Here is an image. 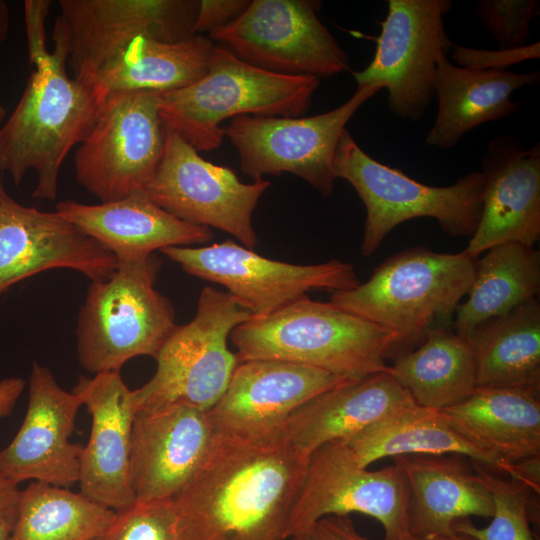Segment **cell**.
<instances>
[{
  "label": "cell",
  "instance_id": "obj_1",
  "mask_svg": "<svg viewBox=\"0 0 540 540\" xmlns=\"http://www.w3.org/2000/svg\"><path fill=\"white\" fill-rule=\"evenodd\" d=\"M309 457L283 435L215 433L189 483L172 499L181 540H284Z\"/></svg>",
  "mask_w": 540,
  "mask_h": 540
},
{
  "label": "cell",
  "instance_id": "obj_2",
  "mask_svg": "<svg viewBox=\"0 0 540 540\" xmlns=\"http://www.w3.org/2000/svg\"><path fill=\"white\" fill-rule=\"evenodd\" d=\"M50 0H26L24 15L30 76L11 115L0 128V172L18 185L28 171L37 175L36 199L54 200L69 152L88 135L104 99L87 83L70 78L68 52L53 36L46 43Z\"/></svg>",
  "mask_w": 540,
  "mask_h": 540
},
{
  "label": "cell",
  "instance_id": "obj_3",
  "mask_svg": "<svg viewBox=\"0 0 540 540\" xmlns=\"http://www.w3.org/2000/svg\"><path fill=\"white\" fill-rule=\"evenodd\" d=\"M238 361L282 360L320 368L350 381L389 371L386 360L405 351L400 336L307 295L230 334Z\"/></svg>",
  "mask_w": 540,
  "mask_h": 540
},
{
  "label": "cell",
  "instance_id": "obj_4",
  "mask_svg": "<svg viewBox=\"0 0 540 540\" xmlns=\"http://www.w3.org/2000/svg\"><path fill=\"white\" fill-rule=\"evenodd\" d=\"M477 259L464 250L411 247L383 261L367 282L333 292L329 302L397 334L406 350L413 349L429 333L451 328Z\"/></svg>",
  "mask_w": 540,
  "mask_h": 540
},
{
  "label": "cell",
  "instance_id": "obj_5",
  "mask_svg": "<svg viewBox=\"0 0 540 540\" xmlns=\"http://www.w3.org/2000/svg\"><path fill=\"white\" fill-rule=\"evenodd\" d=\"M319 85L314 76L265 71L215 44L206 73L186 87L160 93L158 108L167 129L198 152L212 151L225 138V120L240 115L302 116Z\"/></svg>",
  "mask_w": 540,
  "mask_h": 540
},
{
  "label": "cell",
  "instance_id": "obj_6",
  "mask_svg": "<svg viewBox=\"0 0 540 540\" xmlns=\"http://www.w3.org/2000/svg\"><path fill=\"white\" fill-rule=\"evenodd\" d=\"M117 260L109 279L92 281L78 318V358L93 374L120 371L137 356L155 358L176 327L173 305L154 287L159 258Z\"/></svg>",
  "mask_w": 540,
  "mask_h": 540
},
{
  "label": "cell",
  "instance_id": "obj_7",
  "mask_svg": "<svg viewBox=\"0 0 540 540\" xmlns=\"http://www.w3.org/2000/svg\"><path fill=\"white\" fill-rule=\"evenodd\" d=\"M333 172L352 185L366 209L361 254L371 257L399 224L418 217L437 220L450 237H471L482 213L481 171L449 186L435 187L373 159L345 129L338 141Z\"/></svg>",
  "mask_w": 540,
  "mask_h": 540
},
{
  "label": "cell",
  "instance_id": "obj_8",
  "mask_svg": "<svg viewBox=\"0 0 540 540\" xmlns=\"http://www.w3.org/2000/svg\"><path fill=\"white\" fill-rule=\"evenodd\" d=\"M251 314L228 292L202 289L194 318L176 325L157 356L152 378L133 390L135 410L183 404L208 412L239 363L227 340Z\"/></svg>",
  "mask_w": 540,
  "mask_h": 540
},
{
  "label": "cell",
  "instance_id": "obj_9",
  "mask_svg": "<svg viewBox=\"0 0 540 540\" xmlns=\"http://www.w3.org/2000/svg\"><path fill=\"white\" fill-rule=\"evenodd\" d=\"M153 91L112 93L104 99L74 154L77 182L101 202L144 191L161 161L167 128Z\"/></svg>",
  "mask_w": 540,
  "mask_h": 540
},
{
  "label": "cell",
  "instance_id": "obj_10",
  "mask_svg": "<svg viewBox=\"0 0 540 540\" xmlns=\"http://www.w3.org/2000/svg\"><path fill=\"white\" fill-rule=\"evenodd\" d=\"M381 90L357 86L339 107L310 117L240 115L223 126L236 148L242 172L254 181L264 175L291 173L323 197L334 190L335 150L346 124L356 111Z\"/></svg>",
  "mask_w": 540,
  "mask_h": 540
},
{
  "label": "cell",
  "instance_id": "obj_11",
  "mask_svg": "<svg viewBox=\"0 0 540 540\" xmlns=\"http://www.w3.org/2000/svg\"><path fill=\"white\" fill-rule=\"evenodd\" d=\"M320 1L253 0L208 38L268 72L327 78L350 70L349 58L317 11Z\"/></svg>",
  "mask_w": 540,
  "mask_h": 540
},
{
  "label": "cell",
  "instance_id": "obj_12",
  "mask_svg": "<svg viewBox=\"0 0 540 540\" xmlns=\"http://www.w3.org/2000/svg\"><path fill=\"white\" fill-rule=\"evenodd\" d=\"M160 251L188 274L227 288L251 318L268 316L312 290L339 292L360 284L351 263L332 259L313 265L291 264L263 257L229 239Z\"/></svg>",
  "mask_w": 540,
  "mask_h": 540
},
{
  "label": "cell",
  "instance_id": "obj_13",
  "mask_svg": "<svg viewBox=\"0 0 540 540\" xmlns=\"http://www.w3.org/2000/svg\"><path fill=\"white\" fill-rule=\"evenodd\" d=\"M452 6L451 0H388L374 56L352 73L357 86L386 88L398 118L420 119L435 95L437 62L454 45L443 21Z\"/></svg>",
  "mask_w": 540,
  "mask_h": 540
},
{
  "label": "cell",
  "instance_id": "obj_14",
  "mask_svg": "<svg viewBox=\"0 0 540 540\" xmlns=\"http://www.w3.org/2000/svg\"><path fill=\"white\" fill-rule=\"evenodd\" d=\"M197 0H60L53 36L68 52L77 81L92 83L98 70L133 40L177 42L192 35Z\"/></svg>",
  "mask_w": 540,
  "mask_h": 540
},
{
  "label": "cell",
  "instance_id": "obj_15",
  "mask_svg": "<svg viewBox=\"0 0 540 540\" xmlns=\"http://www.w3.org/2000/svg\"><path fill=\"white\" fill-rule=\"evenodd\" d=\"M269 185L264 179L241 182L232 169L203 159L167 129L161 161L144 192L178 219L224 231L254 250L258 237L252 215Z\"/></svg>",
  "mask_w": 540,
  "mask_h": 540
},
{
  "label": "cell",
  "instance_id": "obj_16",
  "mask_svg": "<svg viewBox=\"0 0 540 540\" xmlns=\"http://www.w3.org/2000/svg\"><path fill=\"white\" fill-rule=\"evenodd\" d=\"M361 513L378 520L384 540H416L408 522V484L399 465L380 470L360 467L335 440L315 450L293 507L287 538L329 515Z\"/></svg>",
  "mask_w": 540,
  "mask_h": 540
},
{
  "label": "cell",
  "instance_id": "obj_17",
  "mask_svg": "<svg viewBox=\"0 0 540 540\" xmlns=\"http://www.w3.org/2000/svg\"><path fill=\"white\" fill-rule=\"evenodd\" d=\"M57 268L103 281L115 273L118 260L56 212L16 201L0 181V296L24 279Z\"/></svg>",
  "mask_w": 540,
  "mask_h": 540
},
{
  "label": "cell",
  "instance_id": "obj_18",
  "mask_svg": "<svg viewBox=\"0 0 540 540\" xmlns=\"http://www.w3.org/2000/svg\"><path fill=\"white\" fill-rule=\"evenodd\" d=\"M350 380L309 365L248 360L235 367L228 386L207 412L217 434L243 439L282 435L299 406Z\"/></svg>",
  "mask_w": 540,
  "mask_h": 540
},
{
  "label": "cell",
  "instance_id": "obj_19",
  "mask_svg": "<svg viewBox=\"0 0 540 540\" xmlns=\"http://www.w3.org/2000/svg\"><path fill=\"white\" fill-rule=\"evenodd\" d=\"M23 422L0 449V474L16 484L38 481L69 488L78 483L83 446L70 442L80 397L66 391L50 369L34 363Z\"/></svg>",
  "mask_w": 540,
  "mask_h": 540
},
{
  "label": "cell",
  "instance_id": "obj_20",
  "mask_svg": "<svg viewBox=\"0 0 540 540\" xmlns=\"http://www.w3.org/2000/svg\"><path fill=\"white\" fill-rule=\"evenodd\" d=\"M215 436L207 412L172 404L136 411L130 481L137 502L173 499L204 461Z\"/></svg>",
  "mask_w": 540,
  "mask_h": 540
},
{
  "label": "cell",
  "instance_id": "obj_21",
  "mask_svg": "<svg viewBox=\"0 0 540 540\" xmlns=\"http://www.w3.org/2000/svg\"><path fill=\"white\" fill-rule=\"evenodd\" d=\"M72 391L91 416L80 458V493L115 512L125 510L136 502L130 481L133 390L119 371H111L80 377Z\"/></svg>",
  "mask_w": 540,
  "mask_h": 540
},
{
  "label": "cell",
  "instance_id": "obj_22",
  "mask_svg": "<svg viewBox=\"0 0 540 540\" xmlns=\"http://www.w3.org/2000/svg\"><path fill=\"white\" fill-rule=\"evenodd\" d=\"M482 213L465 252L479 257L491 247L540 238V143L525 147L509 135L493 138L481 162Z\"/></svg>",
  "mask_w": 540,
  "mask_h": 540
},
{
  "label": "cell",
  "instance_id": "obj_23",
  "mask_svg": "<svg viewBox=\"0 0 540 540\" xmlns=\"http://www.w3.org/2000/svg\"><path fill=\"white\" fill-rule=\"evenodd\" d=\"M55 212L117 258L148 255L173 246L203 245L213 238L210 228L178 219L144 191L94 205L65 200L56 205Z\"/></svg>",
  "mask_w": 540,
  "mask_h": 540
},
{
  "label": "cell",
  "instance_id": "obj_24",
  "mask_svg": "<svg viewBox=\"0 0 540 540\" xmlns=\"http://www.w3.org/2000/svg\"><path fill=\"white\" fill-rule=\"evenodd\" d=\"M390 370L348 381L299 406L286 420L283 437L310 458L324 444L415 405Z\"/></svg>",
  "mask_w": 540,
  "mask_h": 540
},
{
  "label": "cell",
  "instance_id": "obj_25",
  "mask_svg": "<svg viewBox=\"0 0 540 540\" xmlns=\"http://www.w3.org/2000/svg\"><path fill=\"white\" fill-rule=\"evenodd\" d=\"M393 460L407 479L409 529L416 540L452 533L462 518L493 516L492 497L468 457L403 455Z\"/></svg>",
  "mask_w": 540,
  "mask_h": 540
},
{
  "label": "cell",
  "instance_id": "obj_26",
  "mask_svg": "<svg viewBox=\"0 0 540 540\" xmlns=\"http://www.w3.org/2000/svg\"><path fill=\"white\" fill-rule=\"evenodd\" d=\"M539 81V71L470 70L442 55L436 71L437 113L425 143L449 149L475 127L514 114L522 104L511 99L512 93Z\"/></svg>",
  "mask_w": 540,
  "mask_h": 540
},
{
  "label": "cell",
  "instance_id": "obj_27",
  "mask_svg": "<svg viewBox=\"0 0 540 540\" xmlns=\"http://www.w3.org/2000/svg\"><path fill=\"white\" fill-rule=\"evenodd\" d=\"M340 441L363 468L386 457L460 454L502 475L510 476L513 469V463L477 443L442 410L417 404Z\"/></svg>",
  "mask_w": 540,
  "mask_h": 540
},
{
  "label": "cell",
  "instance_id": "obj_28",
  "mask_svg": "<svg viewBox=\"0 0 540 540\" xmlns=\"http://www.w3.org/2000/svg\"><path fill=\"white\" fill-rule=\"evenodd\" d=\"M442 411L507 463L540 457V386H476Z\"/></svg>",
  "mask_w": 540,
  "mask_h": 540
},
{
  "label": "cell",
  "instance_id": "obj_29",
  "mask_svg": "<svg viewBox=\"0 0 540 540\" xmlns=\"http://www.w3.org/2000/svg\"><path fill=\"white\" fill-rule=\"evenodd\" d=\"M214 45L198 34L177 42L140 37L105 63L91 85L103 99L119 92L177 90L206 73Z\"/></svg>",
  "mask_w": 540,
  "mask_h": 540
},
{
  "label": "cell",
  "instance_id": "obj_30",
  "mask_svg": "<svg viewBox=\"0 0 540 540\" xmlns=\"http://www.w3.org/2000/svg\"><path fill=\"white\" fill-rule=\"evenodd\" d=\"M477 386H540V304L529 300L478 324L464 337Z\"/></svg>",
  "mask_w": 540,
  "mask_h": 540
},
{
  "label": "cell",
  "instance_id": "obj_31",
  "mask_svg": "<svg viewBox=\"0 0 540 540\" xmlns=\"http://www.w3.org/2000/svg\"><path fill=\"white\" fill-rule=\"evenodd\" d=\"M390 372L421 407L443 410L476 388V370L467 340L451 328L429 333L416 349L393 357Z\"/></svg>",
  "mask_w": 540,
  "mask_h": 540
},
{
  "label": "cell",
  "instance_id": "obj_32",
  "mask_svg": "<svg viewBox=\"0 0 540 540\" xmlns=\"http://www.w3.org/2000/svg\"><path fill=\"white\" fill-rule=\"evenodd\" d=\"M540 291V253L520 243L491 247L477 259L467 299L455 312L451 329L466 337L478 324L535 299Z\"/></svg>",
  "mask_w": 540,
  "mask_h": 540
},
{
  "label": "cell",
  "instance_id": "obj_33",
  "mask_svg": "<svg viewBox=\"0 0 540 540\" xmlns=\"http://www.w3.org/2000/svg\"><path fill=\"white\" fill-rule=\"evenodd\" d=\"M115 514L80 492L32 481L21 490L9 540H102Z\"/></svg>",
  "mask_w": 540,
  "mask_h": 540
},
{
  "label": "cell",
  "instance_id": "obj_34",
  "mask_svg": "<svg viewBox=\"0 0 540 540\" xmlns=\"http://www.w3.org/2000/svg\"><path fill=\"white\" fill-rule=\"evenodd\" d=\"M475 474L488 489L494 514L491 522L477 527L470 518H462L453 524V531L470 535L477 540H535L531 523L539 526L536 495L525 483L494 472L472 462Z\"/></svg>",
  "mask_w": 540,
  "mask_h": 540
},
{
  "label": "cell",
  "instance_id": "obj_35",
  "mask_svg": "<svg viewBox=\"0 0 540 540\" xmlns=\"http://www.w3.org/2000/svg\"><path fill=\"white\" fill-rule=\"evenodd\" d=\"M104 540H181L171 500L135 502L116 512Z\"/></svg>",
  "mask_w": 540,
  "mask_h": 540
},
{
  "label": "cell",
  "instance_id": "obj_36",
  "mask_svg": "<svg viewBox=\"0 0 540 540\" xmlns=\"http://www.w3.org/2000/svg\"><path fill=\"white\" fill-rule=\"evenodd\" d=\"M537 6L536 0H480L476 15L500 49H516L527 45Z\"/></svg>",
  "mask_w": 540,
  "mask_h": 540
},
{
  "label": "cell",
  "instance_id": "obj_37",
  "mask_svg": "<svg viewBox=\"0 0 540 540\" xmlns=\"http://www.w3.org/2000/svg\"><path fill=\"white\" fill-rule=\"evenodd\" d=\"M451 54L458 67L470 70H508L512 65L540 57V43L516 49L485 50L454 44Z\"/></svg>",
  "mask_w": 540,
  "mask_h": 540
},
{
  "label": "cell",
  "instance_id": "obj_38",
  "mask_svg": "<svg viewBox=\"0 0 540 540\" xmlns=\"http://www.w3.org/2000/svg\"><path fill=\"white\" fill-rule=\"evenodd\" d=\"M248 0H199L193 33L208 34L236 19L248 6Z\"/></svg>",
  "mask_w": 540,
  "mask_h": 540
},
{
  "label": "cell",
  "instance_id": "obj_39",
  "mask_svg": "<svg viewBox=\"0 0 540 540\" xmlns=\"http://www.w3.org/2000/svg\"><path fill=\"white\" fill-rule=\"evenodd\" d=\"M290 540H368L360 535L348 515H329L320 518Z\"/></svg>",
  "mask_w": 540,
  "mask_h": 540
},
{
  "label": "cell",
  "instance_id": "obj_40",
  "mask_svg": "<svg viewBox=\"0 0 540 540\" xmlns=\"http://www.w3.org/2000/svg\"><path fill=\"white\" fill-rule=\"evenodd\" d=\"M19 485L0 474V540H9L21 496Z\"/></svg>",
  "mask_w": 540,
  "mask_h": 540
},
{
  "label": "cell",
  "instance_id": "obj_41",
  "mask_svg": "<svg viewBox=\"0 0 540 540\" xmlns=\"http://www.w3.org/2000/svg\"><path fill=\"white\" fill-rule=\"evenodd\" d=\"M25 388V381L19 377H9L0 381V418L11 415Z\"/></svg>",
  "mask_w": 540,
  "mask_h": 540
},
{
  "label": "cell",
  "instance_id": "obj_42",
  "mask_svg": "<svg viewBox=\"0 0 540 540\" xmlns=\"http://www.w3.org/2000/svg\"><path fill=\"white\" fill-rule=\"evenodd\" d=\"M10 27V12L8 3L0 0V45L6 39Z\"/></svg>",
  "mask_w": 540,
  "mask_h": 540
},
{
  "label": "cell",
  "instance_id": "obj_43",
  "mask_svg": "<svg viewBox=\"0 0 540 540\" xmlns=\"http://www.w3.org/2000/svg\"><path fill=\"white\" fill-rule=\"evenodd\" d=\"M417 540H477V539L464 533L452 532V533L443 534V535L427 536V537L420 538Z\"/></svg>",
  "mask_w": 540,
  "mask_h": 540
},
{
  "label": "cell",
  "instance_id": "obj_44",
  "mask_svg": "<svg viewBox=\"0 0 540 540\" xmlns=\"http://www.w3.org/2000/svg\"><path fill=\"white\" fill-rule=\"evenodd\" d=\"M6 114H7L6 108L0 103V128L6 117Z\"/></svg>",
  "mask_w": 540,
  "mask_h": 540
},
{
  "label": "cell",
  "instance_id": "obj_45",
  "mask_svg": "<svg viewBox=\"0 0 540 540\" xmlns=\"http://www.w3.org/2000/svg\"><path fill=\"white\" fill-rule=\"evenodd\" d=\"M102 540H104V538Z\"/></svg>",
  "mask_w": 540,
  "mask_h": 540
}]
</instances>
